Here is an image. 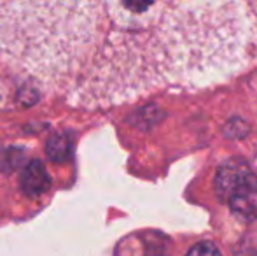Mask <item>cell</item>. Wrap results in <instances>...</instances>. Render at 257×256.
Listing matches in <instances>:
<instances>
[{
  "label": "cell",
  "mask_w": 257,
  "mask_h": 256,
  "mask_svg": "<svg viewBox=\"0 0 257 256\" xmlns=\"http://www.w3.org/2000/svg\"><path fill=\"white\" fill-rule=\"evenodd\" d=\"M255 53L243 2H0L2 58L75 107L220 84Z\"/></svg>",
  "instance_id": "1"
},
{
  "label": "cell",
  "mask_w": 257,
  "mask_h": 256,
  "mask_svg": "<svg viewBox=\"0 0 257 256\" xmlns=\"http://www.w3.org/2000/svg\"><path fill=\"white\" fill-rule=\"evenodd\" d=\"M229 207L243 221H254L257 218V176L248 172L227 197Z\"/></svg>",
  "instance_id": "2"
},
{
  "label": "cell",
  "mask_w": 257,
  "mask_h": 256,
  "mask_svg": "<svg viewBox=\"0 0 257 256\" xmlns=\"http://www.w3.org/2000/svg\"><path fill=\"white\" fill-rule=\"evenodd\" d=\"M21 190L28 195V197H41L46 193L51 186V179H49L48 170L39 160H32L27 167L21 172Z\"/></svg>",
  "instance_id": "3"
},
{
  "label": "cell",
  "mask_w": 257,
  "mask_h": 256,
  "mask_svg": "<svg viewBox=\"0 0 257 256\" xmlns=\"http://www.w3.org/2000/svg\"><path fill=\"white\" fill-rule=\"evenodd\" d=\"M46 153L53 161H65L72 154V140L65 133H56L46 144Z\"/></svg>",
  "instance_id": "4"
},
{
  "label": "cell",
  "mask_w": 257,
  "mask_h": 256,
  "mask_svg": "<svg viewBox=\"0 0 257 256\" xmlns=\"http://www.w3.org/2000/svg\"><path fill=\"white\" fill-rule=\"evenodd\" d=\"M25 154L23 149H18V147H6V149H0V170L11 174V172L18 170L21 167H27L25 165Z\"/></svg>",
  "instance_id": "5"
},
{
  "label": "cell",
  "mask_w": 257,
  "mask_h": 256,
  "mask_svg": "<svg viewBox=\"0 0 257 256\" xmlns=\"http://www.w3.org/2000/svg\"><path fill=\"white\" fill-rule=\"evenodd\" d=\"M186 256H222L219 251V247L213 242H200L196 246L191 247V251Z\"/></svg>",
  "instance_id": "6"
},
{
  "label": "cell",
  "mask_w": 257,
  "mask_h": 256,
  "mask_svg": "<svg viewBox=\"0 0 257 256\" xmlns=\"http://www.w3.org/2000/svg\"><path fill=\"white\" fill-rule=\"evenodd\" d=\"M7 99H9V92H7L6 81L0 77V107H4L7 104Z\"/></svg>",
  "instance_id": "7"
}]
</instances>
